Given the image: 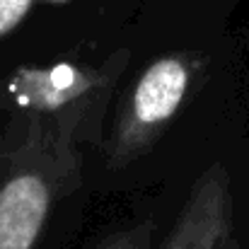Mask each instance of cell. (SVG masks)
Returning <instances> with one entry per match:
<instances>
[{"label": "cell", "mask_w": 249, "mask_h": 249, "mask_svg": "<svg viewBox=\"0 0 249 249\" xmlns=\"http://www.w3.org/2000/svg\"><path fill=\"white\" fill-rule=\"evenodd\" d=\"M203 63L201 51H169L145 66L119 104L107 145L109 169H124L153 150L181 111Z\"/></svg>", "instance_id": "obj_1"}, {"label": "cell", "mask_w": 249, "mask_h": 249, "mask_svg": "<svg viewBox=\"0 0 249 249\" xmlns=\"http://www.w3.org/2000/svg\"><path fill=\"white\" fill-rule=\"evenodd\" d=\"M68 143L41 141L32 133L22 150L12 155V167L0 184V249H36L56 186L63 177V162L53 150Z\"/></svg>", "instance_id": "obj_2"}, {"label": "cell", "mask_w": 249, "mask_h": 249, "mask_svg": "<svg viewBox=\"0 0 249 249\" xmlns=\"http://www.w3.org/2000/svg\"><path fill=\"white\" fill-rule=\"evenodd\" d=\"M116 73H102L92 68L53 66V68H27L10 78L5 85V102L15 109H24L29 116V131H41V114H49L61 131H75L78 124L61 109L83 116L94 97L109 92Z\"/></svg>", "instance_id": "obj_3"}, {"label": "cell", "mask_w": 249, "mask_h": 249, "mask_svg": "<svg viewBox=\"0 0 249 249\" xmlns=\"http://www.w3.org/2000/svg\"><path fill=\"white\" fill-rule=\"evenodd\" d=\"M162 249H237L230 179L220 162L194 181Z\"/></svg>", "instance_id": "obj_4"}, {"label": "cell", "mask_w": 249, "mask_h": 249, "mask_svg": "<svg viewBox=\"0 0 249 249\" xmlns=\"http://www.w3.org/2000/svg\"><path fill=\"white\" fill-rule=\"evenodd\" d=\"M73 0H0V39H5L15 29H19L39 5L66 7Z\"/></svg>", "instance_id": "obj_5"}, {"label": "cell", "mask_w": 249, "mask_h": 249, "mask_svg": "<svg viewBox=\"0 0 249 249\" xmlns=\"http://www.w3.org/2000/svg\"><path fill=\"white\" fill-rule=\"evenodd\" d=\"M150 245H153V223L145 220L107 235L94 249H150Z\"/></svg>", "instance_id": "obj_6"}]
</instances>
